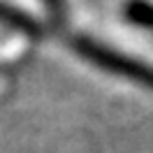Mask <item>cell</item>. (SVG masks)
Here are the masks:
<instances>
[{"instance_id": "7a4b0ae2", "label": "cell", "mask_w": 153, "mask_h": 153, "mask_svg": "<svg viewBox=\"0 0 153 153\" xmlns=\"http://www.w3.org/2000/svg\"><path fill=\"white\" fill-rule=\"evenodd\" d=\"M0 21L7 23L10 28H16L21 33H26V35H37L39 33L37 21L30 14H23L21 10L12 7V5H5V2H0Z\"/></svg>"}, {"instance_id": "6da1fadb", "label": "cell", "mask_w": 153, "mask_h": 153, "mask_svg": "<svg viewBox=\"0 0 153 153\" xmlns=\"http://www.w3.org/2000/svg\"><path fill=\"white\" fill-rule=\"evenodd\" d=\"M72 44L86 60L95 63L97 67H102V70L111 72V74L125 76L130 81H137V84H142V86L153 91V67L151 65H146V63L137 60V58L125 56V53H118V51L105 47V44H97V42H93L88 37H76Z\"/></svg>"}]
</instances>
